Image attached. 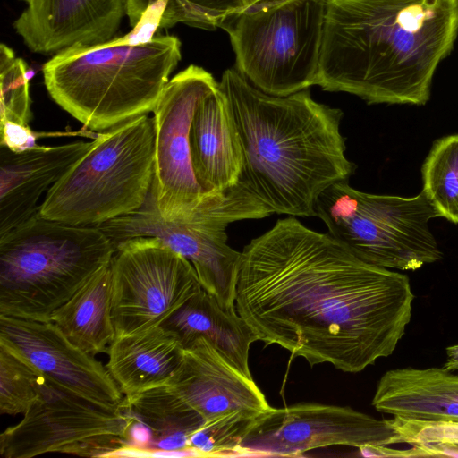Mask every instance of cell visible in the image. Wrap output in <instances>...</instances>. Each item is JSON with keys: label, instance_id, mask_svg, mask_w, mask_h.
Listing matches in <instances>:
<instances>
[{"label": "cell", "instance_id": "1", "mask_svg": "<svg viewBox=\"0 0 458 458\" xmlns=\"http://www.w3.org/2000/svg\"><path fill=\"white\" fill-rule=\"evenodd\" d=\"M414 298L405 274L361 260L292 216L244 247L235 307L267 344L356 373L394 352Z\"/></svg>", "mask_w": 458, "mask_h": 458}, {"label": "cell", "instance_id": "2", "mask_svg": "<svg viewBox=\"0 0 458 458\" xmlns=\"http://www.w3.org/2000/svg\"><path fill=\"white\" fill-rule=\"evenodd\" d=\"M458 36V0H329L316 85L424 106Z\"/></svg>", "mask_w": 458, "mask_h": 458}, {"label": "cell", "instance_id": "3", "mask_svg": "<svg viewBox=\"0 0 458 458\" xmlns=\"http://www.w3.org/2000/svg\"><path fill=\"white\" fill-rule=\"evenodd\" d=\"M219 87L242 148L239 180L273 213L314 216L320 193L355 171L340 131L343 112L308 89L268 95L236 68L224 72Z\"/></svg>", "mask_w": 458, "mask_h": 458}, {"label": "cell", "instance_id": "4", "mask_svg": "<svg viewBox=\"0 0 458 458\" xmlns=\"http://www.w3.org/2000/svg\"><path fill=\"white\" fill-rule=\"evenodd\" d=\"M181 56L174 36L139 44L123 36L65 48L44 64L42 72L62 109L85 128L104 131L153 112Z\"/></svg>", "mask_w": 458, "mask_h": 458}, {"label": "cell", "instance_id": "5", "mask_svg": "<svg viewBox=\"0 0 458 458\" xmlns=\"http://www.w3.org/2000/svg\"><path fill=\"white\" fill-rule=\"evenodd\" d=\"M115 248L98 227L45 218L39 212L0 234V314L50 321Z\"/></svg>", "mask_w": 458, "mask_h": 458}, {"label": "cell", "instance_id": "6", "mask_svg": "<svg viewBox=\"0 0 458 458\" xmlns=\"http://www.w3.org/2000/svg\"><path fill=\"white\" fill-rule=\"evenodd\" d=\"M154 166V120L143 114L99 133L46 193L39 215L99 226L131 214L150 193Z\"/></svg>", "mask_w": 458, "mask_h": 458}, {"label": "cell", "instance_id": "7", "mask_svg": "<svg viewBox=\"0 0 458 458\" xmlns=\"http://www.w3.org/2000/svg\"><path fill=\"white\" fill-rule=\"evenodd\" d=\"M273 214L240 180L222 192L207 194L191 214L167 220L153 194L137 211L98 227L115 246L135 237H155L187 259L202 288L225 310H234L242 252L227 244L229 224Z\"/></svg>", "mask_w": 458, "mask_h": 458}, {"label": "cell", "instance_id": "8", "mask_svg": "<svg viewBox=\"0 0 458 458\" xmlns=\"http://www.w3.org/2000/svg\"><path fill=\"white\" fill-rule=\"evenodd\" d=\"M314 212L331 236L367 263L414 271L443 259L429 228L438 216L422 191L411 197L371 194L338 182L320 193Z\"/></svg>", "mask_w": 458, "mask_h": 458}, {"label": "cell", "instance_id": "9", "mask_svg": "<svg viewBox=\"0 0 458 458\" xmlns=\"http://www.w3.org/2000/svg\"><path fill=\"white\" fill-rule=\"evenodd\" d=\"M329 0H272L228 18L236 69L257 89L285 97L316 85Z\"/></svg>", "mask_w": 458, "mask_h": 458}, {"label": "cell", "instance_id": "10", "mask_svg": "<svg viewBox=\"0 0 458 458\" xmlns=\"http://www.w3.org/2000/svg\"><path fill=\"white\" fill-rule=\"evenodd\" d=\"M133 415L123 405H102L76 395L46 377L40 397L17 424L0 435L5 458L45 454L109 457L127 446Z\"/></svg>", "mask_w": 458, "mask_h": 458}, {"label": "cell", "instance_id": "11", "mask_svg": "<svg viewBox=\"0 0 458 458\" xmlns=\"http://www.w3.org/2000/svg\"><path fill=\"white\" fill-rule=\"evenodd\" d=\"M110 267L115 337L160 327L202 289L192 264L155 237L118 243Z\"/></svg>", "mask_w": 458, "mask_h": 458}, {"label": "cell", "instance_id": "12", "mask_svg": "<svg viewBox=\"0 0 458 458\" xmlns=\"http://www.w3.org/2000/svg\"><path fill=\"white\" fill-rule=\"evenodd\" d=\"M402 437L394 419L376 418L350 407L300 403L258 413L235 455L298 456L320 447H357L363 455L383 456Z\"/></svg>", "mask_w": 458, "mask_h": 458}, {"label": "cell", "instance_id": "13", "mask_svg": "<svg viewBox=\"0 0 458 458\" xmlns=\"http://www.w3.org/2000/svg\"><path fill=\"white\" fill-rule=\"evenodd\" d=\"M218 85L211 73L191 64L169 80L153 110L155 166L151 192L165 219L191 214L207 196L192 170L190 128L198 102Z\"/></svg>", "mask_w": 458, "mask_h": 458}, {"label": "cell", "instance_id": "14", "mask_svg": "<svg viewBox=\"0 0 458 458\" xmlns=\"http://www.w3.org/2000/svg\"><path fill=\"white\" fill-rule=\"evenodd\" d=\"M0 345L16 352L76 395L106 406L123 400L106 366L73 344L52 321L0 314Z\"/></svg>", "mask_w": 458, "mask_h": 458}, {"label": "cell", "instance_id": "15", "mask_svg": "<svg viewBox=\"0 0 458 458\" xmlns=\"http://www.w3.org/2000/svg\"><path fill=\"white\" fill-rule=\"evenodd\" d=\"M128 0H29L13 22L33 53L55 55L74 46H97L112 39Z\"/></svg>", "mask_w": 458, "mask_h": 458}, {"label": "cell", "instance_id": "16", "mask_svg": "<svg viewBox=\"0 0 458 458\" xmlns=\"http://www.w3.org/2000/svg\"><path fill=\"white\" fill-rule=\"evenodd\" d=\"M165 385L205 420L271 408L253 379L231 365L204 337L183 348L182 362Z\"/></svg>", "mask_w": 458, "mask_h": 458}, {"label": "cell", "instance_id": "17", "mask_svg": "<svg viewBox=\"0 0 458 458\" xmlns=\"http://www.w3.org/2000/svg\"><path fill=\"white\" fill-rule=\"evenodd\" d=\"M92 141L13 151L0 146V234L39 212L38 201L91 147Z\"/></svg>", "mask_w": 458, "mask_h": 458}, {"label": "cell", "instance_id": "18", "mask_svg": "<svg viewBox=\"0 0 458 458\" xmlns=\"http://www.w3.org/2000/svg\"><path fill=\"white\" fill-rule=\"evenodd\" d=\"M190 153L203 193L222 192L239 182L243 167L242 148L219 85L196 106L190 128Z\"/></svg>", "mask_w": 458, "mask_h": 458}, {"label": "cell", "instance_id": "19", "mask_svg": "<svg viewBox=\"0 0 458 458\" xmlns=\"http://www.w3.org/2000/svg\"><path fill=\"white\" fill-rule=\"evenodd\" d=\"M372 405L401 419L458 423V375L443 367L388 370L377 383Z\"/></svg>", "mask_w": 458, "mask_h": 458}, {"label": "cell", "instance_id": "20", "mask_svg": "<svg viewBox=\"0 0 458 458\" xmlns=\"http://www.w3.org/2000/svg\"><path fill=\"white\" fill-rule=\"evenodd\" d=\"M161 327L174 335L183 348L198 337L206 338L215 349L245 377L250 344L258 337L236 309L225 310L203 288L190 297Z\"/></svg>", "mask_w": 458, "mask_h": 458}, {"label": "cell", "instance_id": "21", "mask_svg": "<svg viewBox=\"0 0 458 458\" xmlns=\"http://www.w3.org/2000/svg\"><path fill=\"white\" fill-rule=\"evenodd\" d=\"M106 368L125 399L166 384L183 357L177 338L161 326L115 337L107 349Z\"/></svg>", "mask_w": 458, "mask_h": 458}, {"label": "cell", "instance_id": "22", "mask_svg": "<svg viewBox=\"0 0 458 458\" xmlns=\"http://www.w3.org/2000/svg\"><path fill=\"white\" fill-rule=\"evenodd\" d=\"M50 321L83 351L93 355L106 352L115 338L110 265L94 274L55 310Z\"/></svg>", "mask_w": 458, "mask_h": 458}, {"label": "cell", "instance_id": "23", "mask_svg": "<svg viewBox=\"0 0 458 458\" xmlns=\"http://www.w3.org/2000/svg\"><path fill=\"white\" fill-rule=\"evenodd\" d=\"M122 403L135 418L150 428L155 449L191 451L189 440L205 422L198 411L182 402L165 384L141 392L131 399L123 397Z\"/></svg>", "mask_w": 458, "mask_h": 458}, {"label": "cell", "instance_id": "24", "mask_svg": "<svg viewBox=\"0 0 458 458\" xmlns=\"http://www.w3.org/2000/svg\"><path fill=\"white\" fill-rule=\"evenodd\" d=\"M421 176L422 191L438 217L458 224V133L434 141Z\"/></svg>", "mask_w": 458, "mask_h": 458}, {"label": "cell", "instance_id": "25", "mask_svg": "<svg viewBox=\"0 0 458 458\" xmlns=\"http://www.w3.org/2000/svg\"><path fill=\"white\" fill-rule=\"evenodd\" d=\"M159 0H128L127 16L135 26L149 5ZM159 28L177 23L213 30L221 28L232 15L244 10L242 0H165Z\"/></svg>", "mask_w": 458, "mask_h": 458}, {"label": "cell", "instance_id": "26", "mask_svg": "<svg viewBox=\"0 0 458 458\" xmlns=\"http://www.w3.org/2000/svg\"><path fill=\"white\" fill-rule=\"evenodd\" d=\"M46 376L16 352L0 345V413L24 414L41 395Z\"/></svg>", "mask_w": 458, "mask_h": 458}, {"label": "cell", "instance_id": "27", "mask_svg": "<svg viewBox=\"0 0 458 458\" xmlns=\"http://www.w3.org/2000/svg\"><path fill=\"white\" fill-rule=\"evenodd\" d=\"M259 412L238 411L205 420L191 437L188 448L194 456L235 455L237 448Z\"/></svg>", "mask_w": 458, "mask_h": 458}, {"label": "cell", "instance_id": "28", "mask_svg": "<svg viewBox=\"0 0 458 458\" xmlns=\"http://www.w3.org/2000/svg\"><path fill=\"white\" fill-rule=\"evenodd\" d=\"M1 122L11 121L29 125L31 119V100L27 65L13 50L0 46Z\"/></svg>", "mask_w": 458, "mask_h": 458}, {"label": "cell", "instance_id": "29", "mask_svg": "<svg viewBox=\"0 0 458 458\" xmlns=\"http://www.w3.org/2000/svg\"><path fill=\"white\" fill-rule=\"evenodd\" d=\"M0 146L16 152L22 151L36 146V134L29 125L1 122Z\"/></svg>", "mask_w": 458, "mask_h": 458}, {"label": "cell", "instance_id": "30", "mask_svg": "<svg viewBox=\"0 0 458 458\" xmlns=\"http://www.w3.org/2000/svg\"><path fill=\"white\" fill-rule=\"evenodd\" d=\"M127 444L131 447L153 448L152 430L134 416L127 430Z\"/></svg>", "mask_w": 458, "mask_h": 458}, {"label": "cell", "instance_id": "31", "mask_svg": "<svg viewBox=\"0 0 458 458\" xmlns=\"http://www.w3.org/2000/svg\"><path fill=\"white\" fill-rule=\"evenodd\" d=\"M446 360L443 365V368L449 370L454 371L458 369V344L448 346L446 349Z\"/></svg>", "mask_w": 458, "mask_h": 458}, {"label": "cell", "instance_id": "32", "mask_svg": "<svg viewBox=\"0 0 458 458\" xmlns=\"http://www.w3.org/2000/svg\"><path fill=\"white\" fill-rule=\"evenodd\" d=\"M269 1H272V0H242V3H243L244 10H248V9L253 8L259 4H261L266 2H269Z\"/></svg>", "mask_w": 458, "mask_h": 458}, {"label": "cell", "instance_id": "33", "mask_svg": "<svg viewBox=\"0 0 458 458\" xmlns=\"http://www.w3.org/2000/svg\"><path fill=\"white\" fill-rule=\"evenodd\" d=\"M24 1H27V2H28L29 0H24Z\"/></svg>", "mask_w": 458, "mask_h": 458}]
</instances>
